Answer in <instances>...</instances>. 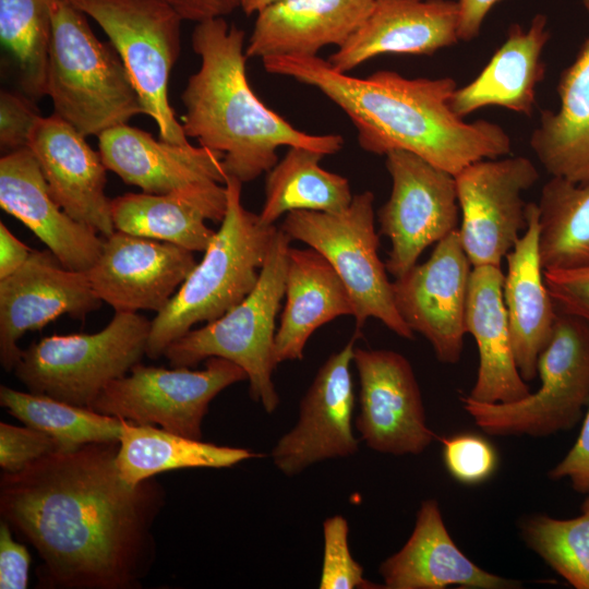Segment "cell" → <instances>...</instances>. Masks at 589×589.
<instances>
[{
    "label": "cell",
    "instance_id": "16",
    "mask_svg": "<svg viewBox=\"0 0 589 589\" xmlns=\"http://www.w3.org/2000/svg\"><path fill=\"white\" fill-rule=\"evenodd\" d=\"M361 336L354 330L348 342L321 365L300 401L297 423L272 449L273 462L284 474L296 476L315 462L357 454L350 365Z\"/></svg>",
    "mask_w": 589,
    "mask_h": 589
},
{
    "label": "cell",
    "instance_id": "30",
    "mask_svg": "<svg viewBox=\"0 0 589 589\" xmlns=\"http://www.w3.org/2000/svg\"><path fill=\"white\" fill-rule=\"evenodd\" d=\"M589 14V0H582ZM557 110H543L530 147L551 177L589 183V37L558 80Z\"/></svg>",
    "mask_w": 589,
    "mask_h": 589
},
{
    "label": "cell",
    "instance_id": "4",
    "mask_svg": "<svg viewBox=\"0 0 589 589\" xmlns=\"http://www.w3.org/2000/svg\"><path fill=\"white\" fill-rule=\"evenodd\" d=\"M227 212L204 251L168 304L152 321L146 357L156 360L199 323H211L255 287L278 228L264 225L241 200L242 182L227 177Z\"/></svg>",
    "mask_w": 589,
    "mask_h": 589
},
{
    "label": "cell",
    "instance_id": "18",
    "mask_svg": "<svg viewBox=\"0 0 589 589\" xmlns=\"http://www.w3.org/2000/svg\"><path fill=\"white\" fill-rule=\"evenodd\" d=\"M173 243L116 230L86 272L95 294L116 312H160L196 265Z\"/></svg>",
    "mask_w": 589,
    "mask_h": 589
},
{
    "label": "cell",
    "instance_id": "36",
    "mask_svg": "<svg viewBox=\"0 0 589 589\" xmlns=\"http://www.w3.org/2000/svg\"><path fill=\"white\" fill-rule=\"evenodd\" d=\"M525 543L576 589H589V493L579 516L538 514L520 524Z\"/></svg>",
    "mask_w": 589,
    "mask_h": 589
},
{
    "label": "cell",
    "instance_id": "28",
    "mask_svg": "<svg viewBox=\"0 0 589 589\" xmlns=\"http://www.w3.org/2000/svg\"><path fill=\"white\" fill-rule=\"evenodd\" d=\"M538 215V205L528 203V226L505 256L507 272L503 284L515 361L526 382L538 374V358L552 337L558 314L543 279Z\"/></svg>",
    "mask_w": 589,
    "mask_h": 589
},
{
    "label": "cell",
    "instance_id": "26",
    "mask_svg": "<svg viewBox=\"0 0 589 589\" xmlns=\"http://www.w3.org/2000/svg\"><path fill=\"white\" fill-rule=\"evenodd\" d=\"M503 284L501 267H472L465 320L477 344L479 366L468 396L482 402H512L531 393L515 361Z\"/></svg>",
    "mask_w": 589,
    "mask_h": 589
},
{
    "label": "cell",
    "instance_id": "43",
    "mask_svg": "<svg viewBox=\"0 0 589 589\" xmlns=\"http://www.w3.org/2000/svg\"><path fill=\"white\" fill-rule=\"evenodd\" d=\"M548 476L552 480L568 478L575 491L589 493V404L575 444Z\"/></svg>",
    "mask_w": 589,
    "mask_h": 589
},
{
    "label": "cell",
    "instance_id": "23",
    "mask_svg": "<svg viewBox=\"0 0 589 589\" xmlns=\"http://www.w3.org/2000/svg\"><path fill=\"white\" fill-rule=\"evenodd\" d=\"M383 588L516 589L521 584L489 573L474 564L450 538L438 503H421L413 530L404 546L380 565Z\"/></svg>",
    "mask_w": 589,
    "mask_h": 589
},
{
    "label": "cell",
    "instance_id": "24",
    "mask_svg": "<svg viewBox=\"0 0 589 589\" xmlns=\"http://www.w3.org/2000/svg\"><path fill=\"white\" fill-rule=\"evenodd\" d=\"M226 185L196 183L164 194L125 193L111 200L116 230L204 252L227 212Z\"/></svg>",
    "mask_w": 589,
    "mask_h": 589
},
{
    "label": "cell",
    "instance_id": "21",
    "mask_svg": "<svg viewBox=\"0 0 589 589\" xmlns=\"http://www.w3.org/2000/svg\"><path fill=\"white\" fill-rule=\"evenodd\" d=\"M0 206L23 223L67 268L87 272L100 254L104 240L55 201L28 147L0 159Z\"/></svg>",
    "mask_w": 589,
    "mask_h": 589
},
{
    "label": "cell",
    "instance_id": "41",
    "mask_svg": "<svg viewBox=\"0 0 589 589\" xmlns=\"http://www.w3.org/2000/svg\"><path fill=\"white\" fill-rule=\"evenodd\" d=\"M41 118L33 99L2 91L0 94V145L7 153L28 146L31 134Z\"/></svg>",
    "mask_w": 589,
    "mask_h": 589
},
{
    "label": "cell",
    "instance_id": "7",
    "mask_svg": "<svg viewBox=\"0 0 589 589\" xmlns=\"http://www.w3.org/2000/svg\"><path fill=\"white\" fill-rule=\"evenodd\" d=\"M151 326L137 312H116L97 333L56 334L32 342L13 373L31 393L91 408L109 383L141 363Z\"/></svg>",
    "mask_w": 589,
    "mask_h": 589
},
{
    "label": "cell",
    "instance_id": "5",
    "mask_svg": "<svg viewBox=\"0 0 589 589\" xmlns=\"http://www.w3.org/2000/svg\"><path fill=\"white\" fill-rule=\"evenodd\" d=\"M51 17L47 95L53 113L85 137L144 113L118 51L97 38L87 15L67 0H51Z\"/></svg>",
    "mask_w": 589,
    "mask_h": 589
},
{
    "label": "cell",
    "instance_id": "42",
    "mask_svg": "<svg viewBox=\"0 0 589 589\" xmlns=\"http://www.w3.org/2000/svg\"><path fill=\"white\" fill-rule=\"evenodd\" d=\"M10 525L0 522V588L25 589L28 585L31 554L27 548L14 540Z\"/></svg>",
    "mask_w": 589,
    "mask_h": 589
},
{
    "label": "cell",
    "instance_id": "22",
    "mask_svg": "<svg viewBox=\"0 0 589 589\" xmlns=\"http://www.w3.org/2000/svg\"><path fill=\"white\" fill-rule=\"evenodd\" d=\"M98 152L106 168L145 193L164 194L196 183H226L224 156L199 145L155 140L128 123L98 135Z\"/></svg>",
    "mask_w": 589,
    "mask_h": 589
},
{
    "label": "cell",
    "instance_id": "12",
    "mask_svg": "<svg viewBox=\"0 0 589 589\" xmlns=\"http://www.w3.org/2000/svg\"><path fill=\"white\" fill-rule=\"evenodd\" d=\"M385 157L392 191L377 212L378 233L390 241L385 265L398 278L429 245L458 229L459 204L452 173L406 151Z\"/></svg>",
    "mask_w": 589,
    "mask_h": 589
},
{
    "label": "cell",
    "instance_id": "11",
    "mask_svg": "<svg viewBox=\"0 0 589 589\" xmlns=\"http://www.w3.org/2000/svg\"><path fill=\"white\" fill-rule=\"evenodd\" d=\"M205 361L203 370L139 363L109 383L91 409L202 440V422L211 401L228 386L248 380L244 370L227 359Z\"/></svg>",
    "mask_w": 589,
    "mask_h": 589
},
{
    "label": "cell",
    "instance_id": "1",
    "mask_svg": "<svg viewBox=\"0 0 589 589\" xmlns=\"http://www.w3.org/2000/svg\"><path fill=\"white\" fill-rule=\"evenodd\" d=\"M118 442L57 450L0 477V515L43 561L55 589H139L156 558L153 526L165 490L125 482Z\"/></svg>",
    "mask_w": 589,
    "mask_h": 589
},
{
    "label": "cell",
    "instance_id": "14",
    "mask_svg": "<svg viewBox=\"0 0 589 589\" xmlns=\"http://www.w3.org/2000/svg\"><path fill=\"white\" fill-rule=\"evenodd\" d=\"M360 383L354 425L366 446L381 454L419 455L436 437L426 423L418 381L409 360L388 349L356 346Z\"/></svg>",
    "mask_w": 589,
    "mask_h": 589
},
{
    "label": "cell",
    "instance_id": "6",
    "mask_svg": "<svg viewBox=\"0 0 589 589\" xmlns=\"http://www.w3.org/2000/svg\"><path fill=\"white\" fill-rule=\"evenodd\" d=\"M290 237L275 232L253 290L221 317L191 329L168 346L171 366L191 368L211 357L227 359L244 370L251 398L268 413L279 405L273 382L276 316L285 298Z\"/></svg>",
    "mask_w": 589,
    "mask_h": 589
},
{
    "label": "cell",
    "instance_id": "38",
    "mask_svg": "<svg viewBox=\"0 0 589 589\" xmlns=\"http://www.w3.org/2000/svg\"><path fill=\"white\" fill-rule=\"evenodd\" d=\"M443 461L458 482L473 485L488 480L497 468L494 446L481 435L460 433L442 437Z\"/></svg>",
    "mask_w": 589,
    "mask_h": 589
},
{
    "label": "cell",
    "instance_id": "27",
    "mask_svg": "<svg viewBox=\"0 0 589 589\" xmlns=\"http://www.w3.org/2000/svg\"><path fill=\"white\" fill-rule=\"evenodd\" d=\"M550 40L548 17L538 13L524 28L512 24L502 46L468 84L456 88L449 105L460 118L489 106L531 116L537 85L543 80L542 55Z\"/></svg>",
    "mask_w": 589,
    "mask_h": 589
},
{
    "label": "cell",
    "instance_id": "15",
    "mask_svg": "<svg viewBox=\"0 0 589 589\" xmlns=\"http://www.w3.org/2000/svg\"><path fill=\"white\" fill-rule=\"evenodd\" d=\"M472 265L458 229L440 240L430 257L392 283L395 305L442 363H457L464 349L466 305Z\"/></svg>",
    "mask_w": 589,
    "mask_h": 589
},
{
    "label": "cell",
    "instance_id": "33",
    "mask_svg": "<svg viewBox=\"0 0 589 589\" xmlns=\"http://www.w3.org/2000/svg\"><path fill=\"white\" fill-rule=\"evenodd\" d=\"M538 205V252L543 269L589 264V183L551 177Z\"/></svg>",
    "mask_w": 589,
    "mask_h": 589
},
{
    "label": "cell",
    "instance_id": "2",
    "mask_svg": "<svg viewBox=\"0 0 589 589\" xmlns=\"http://www.w3.org/2000/svg\"><path fill=\"white\" fill-rule=\"evenodd\" d=\"M262 62L267 72L313 86L337 105L368 153L410 152L456 176L474 161L512 151L501 125L466 122L452 110L449 100L457 88L452 77L407 79L387 70L354 77L317 56H273Z\"/></svg>",
    "mask_w": 589,
    "mask_h": 589
},
{
    "label": "cell",
    "instance_id": "19",
    "mask_svg": "<svg viewBox=\"0 0 589 589\" xmlns=\"http://www.w3.org/2000/svg\"><path fill=\"white\" fill-rule=\"evenodd\" d=\"M27 147L65 213L105 238L116 231L111 200L105 193L108 169L84 135L53 113L38 120Z\"/></svg>",
    "mask_w": 589,
    "mask_h": 589
},
{
    "label": "cell",
    "instance_id": "20",
    "mask_svg": "<svg viewBox=\"0 0 589 589\" xmlns=\"http://www.w3.org/2000/svg\"><path fill=\"white\" fill-rule=\"evenodd\" d=\"M458 26L455 0H374L365 20L327 61L348 73L381 55L431 56L459 40Z\"/></svg>",
    "mask_w": 589,
    "mask_h": 589
},
{
    "label": "cell",
    "instance_id": "31",
    "mask_svg": "<svg viewBox=\"0 0 589 589\" xmlns=\"http://www.w3.org/2000/svg\"><path fill=\"white\" fill-rule=\"evenodd\" d=\"M255 456L245 448L219 446L122 419L116 465L121 478L136 485L170 470L226 468Z\"/></svg>",
    "mask_w": 589,
    "mask_h": 589
},
{
    "label": "cell",
    "instance_id": "8",
    "mask_svg": "<svg viewBox=\"0 0 589 589\" xmlns=\"http://www.w3.org/2000/svg\"><path fill=\"white\" fill-rule=\"evenodd\" d=\"M374 220V194L364 191L353 195L340 212H289L280 229L291 240L321 253L339 275L353 303L357 332L374 317L399 337L411 340L414 333L395 305L386 265L377 254L380 236Z\"/></svg>",
    "mask_w": 589,
    "mask_h": 589
},
{
    "label": "cell",
    "instance_id": "46",
    "mask_svg": "<svg viewBox=\"0 0 589 589\" xmlns=\"http://www.w3.org/2000/svg\"><path fill=\"white\" fill-rule=\"evenodd\" d=\"M32 251L0 221V279L16 272L27 261Z\"/></svg>",
    "mask_w": 589,
    "mask_h": 589
},
{
    "label": "cell",
    "instance_id": "29",
    "mask_svg": "<svg viewBox=\"0 0 589 589\" xmlns=\"http://www.w3.org/2000/svg\"><path fill=\"white\" fill-rule=\"evenodd\" d=\"M285 306L275 334V360L303 359L311 335L336 317L353 315V303L344 281L314 249L289 248Z\"/></svg>",
    "mask_w": 589,
    "mask_h": 589
},
{
    "label": "cell",
    "instance_id": "13",
    "mask_svg": "<svg viewBox=\"0 0 589 589\" xmlns=\"http://www.w3.org/2000/svg\"><path fill=\"white\" fill-rule=\"evenodd\" d=\"M539 179L525 156L481 159L455 176L462 248L472 265L501 267L528 226L522 193Z\"/></svg>",
    "mask_w": 589,
    "mask_h": 589
},
{
    "label": "cell",
    "instance_id": "39",
    "mask_svg": "<svg viewBox=\"0 0 589 589\" xmlns=\"http://www.w3.org/2000/svg\"><path fill=\"white\" fill-rule=\"evenodd\" d=\"M61 450L50 435L31 426L0 423V466L2 472L15 473L48 454Z\"/></svg>",
    "mask_w": 589,
    "mask_h": 589
},
{
    "label": "cell",
    "instance_id": "47",
    "mask_svg": "<svg viewBox=\"0 0 589 589\" xmlns=\"http://www.w3.org/2000/svg\"><path fill=\"white\" fill-rule=\"evenodd\" d=\"M280 0H239V8H241L247 15H250L261 12L266 7Z\"/></svg>",
    "mask_w": 589,
    "mask_h": 589
},
{
    "label": "cell",
    "instance_id": "3",
    "mask_svg": "<svg viewBox=\"0 0 589 589\" xmlns=\"http://www.w3.org/2000/svg\"><path fill=\"white\" fill-rule=\"evenodd\" d=\"M245 33L224 17L196 23L192 47L201 58L181 95L188 137L223 154L227 177L242 183L268 172L281 146L334 155L344 146L339 134L298 130L254 94L245 72Z\"/></svg>",
    "mask_w": 589,
    "mask_h": 589
},
{
    "label": "cell",
    "instance_id": "37",
    "mask_svg": "<svg viewBox=\"0 0 589 589\" xmlns=\"http://www.w3.org/2000/svg\"><path fill=\"white\" fill-rule=\"evenodd\" d=\"M348 533V522L341 515L324 520V553L318 587L321 589L383 588L364 578L363 567L350 553Z\"/></svg>",
    "mask_w": 589,
    "mask_h": 589
},
{
    "label": "cell",
    "instance_id": "35",
    "mask_svg": "<svg viewBox=\"0 0 589 589\" xmlns=\"http://www.w3.org/2000/svg\"><path fill=\"white\" fill-rule=\"evenodd\" d=\"M51 0H0V38L16 60L20 84L33 100L47 95Z\"/></svg>",
    "mask_w": 589,
    "mask_h": 589
},
{
    "label": "cell",
    "instance_id": "40",
    "mask_svg": "<svg viewBox=\"0 0 589 589\" xmlns=\"http://www.w3.org/2000/svg\"><path fill=\"white\" fill-rule=\"evenodd\" d=\"M543 279L558 312L589 322V264L543 269Z\"/></svg>",
    "mask_w": 589,
    "mask_h": 589
},
{
    "label": "cell",
    "instance_id": "9",
    "mask_svg": "<svg viewBox=\"0 0 589 589\" xmlns=\"http://www.w3.org/2000/svg\"><path fill=\"white\" fill-rule=\"evenodd\" d=\"M537 373L539 389L517 401L482 402L461 396L462 407L490 435L541 437L572 429L589 404V322L558 312Z\"/></svg>",
    "mask_w": 589,
    "mask_h": 589
},
{
    "label": "cell",
    "instance_id": "34",
    "mask_svg": "<svg viewBox=\"0 0 589 589\" xmlns=\"http://www.w3.org/2000/svg\"><path fill=\"white\" fill-rule=\"evenodd\" d=\"M0 405L27 426L39 430L61 450L95 442H118L122 419L52 397L0 386Z\"/></svg>",
    "mask_w": 589,
    "mask_h": 589
},
{
    "label": "cell",
    "instance_id": "32",
    "mask_svg": "<svg viewBox=\"0 0 589 589\" xmlns=\"http://www.w3.org/2000/svg\"><path fill=\"white\" fill-rule=\"evenodd\" d=\"M324 156L310 148L289 147L266 172L265 200L259 214L264 225H274L292 211L336 213L349 206L353 197L349 181L322 168Z\"/></svg>",
    "mask_w": 589,
    "mask_h": 589
},
{
    "label": "cell",
    "instance_id": "44",
    "mask_svg": "<svg viewBox=\"0 0 589 589\" xmlns=\"http://www.w3.org/2000/svg\"><path fill=\"white\" fill-rule=\"evenodd\" d=\"M183 19L200 23L224 17L239 8V0H165Z\"/></svg>",
    "mask_w": 589,
    "mask_h": 589
},
{
    "label": "cell",
    "instance_id": "45",
    "mask_svg": "<svg viewBox=\"0 0 589 589\" xmlns=\"http://www.w3.org/2000/svg\"><path fill=\"white\" fill-rule=\"evenodd\" d=\"M459 9V40L470 41L481 31L490 11L504 0H455Z\"/></svg>",
    "mask_w": 589,
    "mask_h": 589
},
{
    "label": "cell",
    "instance_id": "17",
    "mask_svg": "<svg viewBox=\"0 0 589 589\" xmlns=\"http://www.w3.org/2000/svg\"><path fill=\"white\" fill-rule=\"evenodd\" d=\"M87 273L67 268L49 250H33L13 274L0 279V363L11 372L26 332L40 330L61 315L84 321L101 306Z\"/></svg>",
    "mask_w": 589,
    "mask_h": 589
},
{
    "label": "cell",
    "instance_id": "10",
    "mask_svg": "<svg viewBox=\"0 0 589 589\" xmlns=\"http://www.w3.org/2000/svg\"><path fill=\"white\" fill-rule=\"evenodd\" d=\"M108 36L140 95L159 139L189 145L168 98L170 73L181 50L183 19L165 0H67Z\"/></svg>",
    "mask_w": 589,
    "mask_h": 589
},
{
    "label": "cell",
    "instance_id": "25",
    "mask_svg": "<svg viewBox=\"0 0 589 589\" xmlns=\"http://www.w3.org/2000/svg\"><path fill=\"white\" fill-rule=\"evenodd\" d=\"M374 0H280L257 13L248 58L316 57L340 47L370 13Z\"/></svg>",
    "mask_w": 589,
    "mask_h": 589
}]
</instances>
